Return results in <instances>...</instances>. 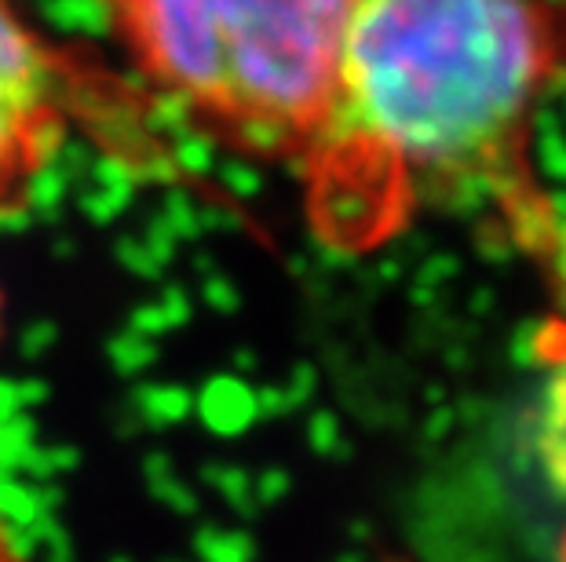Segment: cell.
<instances>
[{"label":"cell","mask_w":566,"mask_h":562,"mask_svg":"<svg viewBox=\"0 0 566 562\" xmlns=\"http://www.w3.org/2000/svg\"><path fill=\"white\" fill-rule=\"evenodd\" d=\"M77 117V63L0 0V216L27 209Z\"/></svg>","instance_id":"cell-3"},{"label":"cell","mask_w":566,"mask_h":562,"mask_svg":"<svg viewBox=\"0 0 566 562\" xmlns=\"http://www.w3.org/2000/svg\"><path fill=\"white\" fill-rule=\"evenodd\" d=\"M355 4L106 0V15L143 81L201 136L296 169L329 110Z\"/></svg>","instance_id":"cell-2"},{"label":"cell","mask_w":566,"mask_h":562,"mask_svg":"<svg viewBox=\"0 0 566 562\" xmlns=\"http://www.w3.org/2000/svg\"><path fill=\"white\" fill-rule=\"evenodd\" d=\"M534 449L552 494L566 505V358L545 380L534 421Z\"/></svg>","instance_id":"cell-4"},{"label":"cell","mask_w":566,"mask_h":562,"mask_svg":"<svg viewBox=\"0 0 566 562\" xmlns=\"http://www.w3.org/2000/svg\"><path fill=\"white\" fill-rule=\"evenodd\" d=\"M566 77V0H358L329 110L296 172L336 253L428 205L523 183L530 125Z\"/></svg>","instance_id":"cell-1"},{"label":"cell","mask_w":566,"mask_h":562,"mask_svg":"<svg viewBox=\"0 0 566 562\" xmlns=\"http://www.w3.org/2000/svg\"><path fill=\"white\" fill-rule=\"evenodd\" d=\"M0 562H33L27 544L19 541V533L11 530V522L4 519V511H0Z\"/></svg>","instance_id":"cell-5"}]
</instances>
